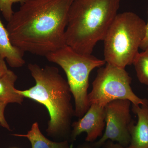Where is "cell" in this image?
Wrapping results in <instances>:
<instances>
[{"label":"cell","instance_id":"cell-1","mask_svg":"<svg viewBox=\"0 0 148 148\" xmlns=\"http://www.w3.org/2000/svg\"><path fill=\"white\" fill-rule=\"evenodd\" d=\"M74 0H26L6 29L11 42L24 52L46 56L66 45L65 32Z\"/></svg>","mask_w":148,"mask_h":148},{"label":"cell","instance_id":"cell-2","mask_svg":"<svg viewBox=\"0 0 148 148\" xmlns=\"http://www.w3.org/2000/svg\"><path fill=\"white\" fill-rule=\"evenodd\" d=\"M28 69L36 82L34 86L16 92L43 105L49 116L46 132L51 137L67 134L71 127L75 109L72 104V95L68 82L62 76L58 68L46 66L42 68L30 64Z\"/></svg>","mask_w":148,"mask_h":148},{"label":"cell","instance_id":"cell-3","mask_svg":"<svg viewBox=\"0 0 148 148\" xmlns=\"http://www.w3.org/2000/svg\"><path fill=\"white\" fill-rule=\"evenodd\" d=\"M121 0H74L65 32L66 45L78 53L91 55L103 40L118 14Z\"/></svg>","mask_w":148,"mask_h":148},{"label":"cell","instance_id":"cell-4","mask_svg":"<svg viewBox=\"0 0 148 148\" xmlns=\"http://www.w3.org/2000/svg\"><path fill=\"white\" fill-rule=\"evenodd\" d=\"M146 24L134 12L118 14L104 38V60L125 69L132 64L145 37Z\"/></svg>","mask_w":148,"mask_h":148},{"label":"cell","instance_id":"cell-5","mask_svg":"<svg viewBox=\"0 0 148 148\" xmlns=\"http://www.w3.org/2000/svg\"><path fill=\"white\" fill-rule=\"evenodd\" d=\"M49 62L57 64L65 72L75 101V116L82 117L89 109L88 89L89 77L93 69L106 64L91 55L78 53L66 45L46 56Z\"/></svg>","mask_w":148,"mask_h":148},{"label":"cell","instance_id":"cell-6","mask_svg":"<svg viewBox=\"0 0 148 148\" xmlns=\"http://www.w3.org/2000/svg\"><path fill=\"white\" fill-rule=\"evenodd\" d=\"M131 77L125 70L107 64L98 70L88 94L89 105L96 104L105 107L112 101L128 100L132 105H147L148 101L138 97L132 90Z\"/></svg>","mask_w":148,"mask_h":148},{"label":"cell","instance_id":"cell-7","mask_svg":"<svg viewBox=\"0 0 148 148\" xmlns=\"http://www.w3.org/2000/svg\"><path fill=\"white\" fill-rule=\"evenodd\" d=\"M131 102L127 100H116L105 107L106 128L103 136L94 144L95 147L103 145L108 140L116 141L127 147L130 141L129 127L131 121Z\"/></svg>","mask_w":148,"mask_h":148},{"label":"cell","instance_id":"cell-8","mask_svg":"<svg viewBox=\"0 0 148 148\" xmlns=\"http://www.w3.org/2000/svg\"><path fill=\"white\" fill-rule=\"evenodd\" d=\"M105 125V107L90 105L84 115L72 123V140H75L77 136L85 132L87 133L86 141L93 142L102 135Z\"/></svg>","mask_w":148,"mask_h":148},{"label":"cell","instance_id":"cell-9","mask_svg":"<svg viewBox=\"0 0 148 148\" xmlns=\"http://www.w3.org/2000/svg\"><path fill=\"white\" fill-rule=\"evenodd\" d=\"M132 110L137 114L138 122H131L129 131L130 141L126 148H148V104L132 105Z\"/></svg>","mask_w":148,"mask_h":148},{"label":"cell","instance_id":"cell-10","mask_svg":"<svg viewBox=\"0 0 148 148\" xmlns=\"http://www.w3.org/2000/svg\"><path fill=\"white\" fill-rule=\"evenodd\" d=\"M24 53L12 44L7 29L0 18V56L12 68H18L25 64Z\"/></svg>","mask_w":148,"mask_h":148},{"label":"cell","instance_id":"cell-11","mask_svg":"<svg viewBox=\"0 0 148 148\" xmlns=\"http://www.w3.org/2000/svg\"><path fill=\"white\" fill-rule=\"evenodd\" d=\"M17 79L14 72L9 69L0 78V103L8 104L16 103L21 105L24 97L16 92L14 84Z\"/></svg>","mask_w":148,"mask_h":148},{"label":"cell","instance_id":"cell-12","mask_svg":"<svg viewBox=\"0 0 148 148\" xmlns=\"http://www.w3.org/2000/svg\"><path fill=\"white\" fill-rule=\"evenodd\" d=\"M14 136L27 138L32 148H70L68 141L54 142L46 138L40 130L37 122L32 124L31 129L26 134H14Z\"/></svg>","mask_w":148,"mask_h":148},{"label":"cell","instance_id":"cell-13","mask_svg":"<svg viewBox=\"0 0 148 148\" xmlns=\"http://www.w3.org/2000/svg\"><path fill=\"white\" fill-rule=\"evenodd\" d=\"M132 64L135 67L137 77L141 83L148 86V51H144L135 57Z\"/></svg>","mask_w":148,"mask_h":148},{"label":"cell","instance_id":"cell-14","mask_svg":"<svg viewBox=\"0 0 148 148\" xmlns=\"http://www.w3.org/2000/svg\"><path fill=\"white\" fill-rule=\"evenodd\" d=\"M26 0H0V11L1 12L4 18L8 22L10 20L14 11L12 10L13 4L20 3L21 4Z\"/></svg>","mask_w":148,"mask_h":148},{"label":"cell","instance_id":"cell-15","mask_svg":"<svg viewBox=\"0 0 148 148\" xmlns=\"http://www.w3.org/2000/svg\"><path fill=\"white\" fill-rule=\"evenodd\" d=\"M7 106L6 104L0 103V125L8 130H11L10 126L6 120L4 115L5 110Z\"/></svg>","mask_w":148,"mask_h":148},{"label":"cell","instance_id":"cell-16","mask_svg":"<svg viewBox=\"0 0 148 148\" xmlns=\"http://www.w3.org/2000/svg\"><path fill=\"white\" fill-rule=\"evenodd\" d=\"M8 70L5 60L0 56V78L8 72Z\"/></svg>","mask_w":148,"mask_h":148},{"label":"cell","instance_id":"cell-17","mask_svg":"<svg viewBox=\"0 0 148 148\" xmlns=\"http://www.w3.org/2000/svg\"><path fill=\"white\" fill-rule=\"evenodd\" d=\"M140 48L142 50L145 51L148 48V20L147 23L146 24V33L145 37L141 43Z\"/></svg>","mask_w":148,"mask_h":148},{"label":"cell","instance_id":"cell-18","mask_svg":"<svg viewBox=\"0 0 148 148\" xmlns=\"http://www.w3.org/2000/svg\"><path fill=\"white\" fill-rule=\"evenodd\" d=\"M79 148H92L89 146H84L80 147ZM107 148H126L125 147H123L119 144H114L113 143H110L107 145Z\"/></svg>","mask_w":148,"mask_h":148},{"label":"cell","instance_id":"cell-19","mask_svg":"<svg viewBox=\"0 0 148 148\" xmlns=\"http://www.w3.org/2000/svg\"><path fill=\"white\" fill-rule=\"evenodd\" d=\"M146 50L147 51H148V49H147V50Z\"/></svg>","mask_w":148,"mask_h":148},{"label":"cell","instance_id":"cell-20","mask_svg":"<svg viewBox=\"0 0 148 148\" xmlns=\"http://www.w3.org/2000/svg\"></svg>","mask_w":148,"mask_h":148}]
</instances>
